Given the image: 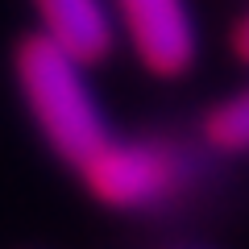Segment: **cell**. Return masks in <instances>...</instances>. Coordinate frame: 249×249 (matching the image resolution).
<instances>
[{
	"instance_id": "5b68a950",
	"label": "cell",
	"mask_w": 249,
	"mask_h": 249,
	"mask_svg": "<svg viewBox=\"0 0 249 249\" xmlns=\"http://www.w3.org/2000/svg\"><path fill=\"white\" fill-rule=\"evenodd\" d=\"M196 133L216 158H245L249 154V83L229 96L212 100L199 116Z\"/></svg>"
},
{
	"instance_id": "3957f363",
	"label": "cell",
	"mask_w": 249,
	"mask_h": 249,
	"mask_svg": "<svg viewBox=\"0 0 249 249\" xmlns=\"http://www.w3.org/2000/svg\"><path fill=\"white\" fill-rule=\"evenodd\" d=\"M121 46L150 79H187L199 62V21L191 0H112Z\"/></svg>"
},
{
	"instance_id": "8992f818",
	"label": "cell",
	"mask_w": 249,
	"mask_h": 249,
	"mask_svg": "<svg viewBox=\"0 0 249 249\" xmlns=\"http://www.w3.org/2000/svg\"><path fill=\"white\" fill-rule=\"evenodd\" d=\"M229 46H232V58H237L241 67H249V9L241 13L237 21H232V29H229Z\"/></svg>"
},
{
	"instance_id": "6da1fadb",
	"label": "cell",
	"mask_w": 249,
	"mask_h": 249,
	"mask_svg": "<svg viewBox=\"0 0 249 249\" xmlns=\"http://www.w3.org/2000/svg\"><path fill=\"white\" fill-rule=\"evenodd\" d=\"M212 158L216 154L199 133L183 142V133L137 129V133H112L75 175L83 191L108 212L162 216L204 187Z\"/></svg>"
},
{
	"instance_id": "277c9868",
	"label": "cell",
	"mask_w": 249,
	"mask_h": 249,
	"mask_svg": "<svg viewBox=\"0 0 249 249\" xmlns=\"http://www.w3.org/2000/svg\"><path fill=\"white\" fill-rule=\"evenodd\" d=\"M29 9H34L37 34L50 37L71 58H79L83 67L108 62L121 46L112 0H29Z\"/></svg>"
},
{
	"instance_id": "7a4b0ae2",
	"label": "cell",
	"mask_w": 249,
	"mask_h": 249,
	"mask_svg": "<svg viewBox=\"0 0 249 249\" xmlns=\"http://www.w3.org/2000/svg\"><path fill=\"white\" fill-rule=\"evenodd\" d=\"M88 71L91 67L58 50L37 29L25 34L13 50V79H17V96L29 112V124L46 150L71 170H79L116 133Z\"/></svg>"
}]
</instances>
